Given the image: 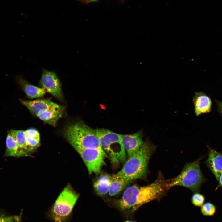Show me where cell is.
<instances>
[{
  "instance_id": "cell-5",
  "label": "cell",
  "mask_w": 222,
  "mask_h": 222,
  "mask_svg": "<svg viewBox=\"0 0 222 222\" xmlns=\"http://www.w3.org/2000/svg\"><path fill=\"white\" fill-rule=\"evenodd\" d=\"M200 160L199 159L187 164L177 176L167 181V189L175 186H180L194 192L199 191L205 180L200 169Z\"/></svg>"
},
{
  "instance_id": "cell-14",
  "label": "cell",
  "mask_w": 222,
  "mask_h": 222,
  "mask_svg": "<svg viewBox=\"0 0 222 222\" xmlns=\"http://www.w3.org/2000/svg\"><path fill=\"white\" fill-rule=\"evenodd\" d=\"M6 143L5 156L19 157L27 155V153L18 147L10 132L7 135Z\"/></svg>"
},
{
  "instance_id": "cell-6",
  "label": "cell",
  "mask_w": 222,
  "mask_h": 222,
  "mask_svg": "<svg viewBox=\"0 0 222 222\" xmlns=\"http://www.w3.org/2000/svg\"><path fill=\"white\" fill-rule=\"evenodd\" d=\"M79 195L70 185L64 188L50 210V217L54 222H66L71 214Z\"/></svg>"
},
{
  "instance_id": "cell-24",
  "label": "cell",
  "mask_w": 222,
  "mask_h": 222,
  "mask_svg": "<svg viewBox=\"0 0 222 222\" xmlns=\"http://www.w3.org/2000/svg\"><path fill=\"white\" fill-rule=\"evenodd\" d=\"M218 181H219V186L222 187V172L220 175Z\"/></svg>"
},
{
  "instance_id": "cell-4",
  "label": "cell",
  "mask_w": 222,
  "mask_h": 222,
  "mask_svg": "<svg viewBox=\"0 0 222 222\" xmlns=\"http://www.w3.org/2000/svg\"><path fill=\"white\" fill-rule=\"evenodd\" d=\"M96 130L101 146L109 155L111 162L116 165L124 163L127 155L122 142L121 134L104 128Z\"/></svg>"
},
{
  "instance_id": "cell-19",
  "label": "cell",
  "mask_w": 222,
  "mask_h": 222,
  "mask_svg": "<svg viewBox=\"0 0 222 222\" xmlns=\"http://www.w3.org/2000/svg\"><path fill=\"white\" fill-rule=\"evenodd\" d=\"M215 205L210 202H207L202 206L201 211L202 213L206 216H211L214 214L216 212Z\"/></svg>"
},
{
  "instance_id": "cell-16",
  "label": "cell",
  "mask_w": 222,
  "mask_h": 222,
  "mask_svg": "<svg viewBox=\"0 0 222 222\" xmlns=\"http://www.w3.org/2000/svg\"><path fill=\"white\" fill-rule=\"evenodd\" d=\"M111 181V176L108 174L101 175L95 182L93 187L98 195H103L108 193Z\"/></svg>"
},
{
  "instance_id": "cell-26",
  "label": "cell",
  "mask_w": 222,
  "mask_h": 222,
  "mask_svg": "<svg viewBox=\"0 0 222 222\" xmlns=\"http://www.w3.org/2000/svg\"><path fill=\"white\" fill-rule=\"evenodd\" d=\"M125 222H136L135 221H131V220H126L125 221Z\"/></svg>"
},
{
  "instance_id": "cell-23",
  "label": "cell",
  "mask_w": 222,
  "mask_h": 222,
  "mask_svg": "<svg viewBox=\"0 0 222 222\" xmlns=\"http://www.w3.org/2000/svg\"><path fill=\"white\" fill-rule=\"evenodd\" d=\"M84 4H88L91 2H96L98 0H78Z\"/></svg>"
},
{
  "instance_id": "cell-9",
  "label": "cell",
  "mask_w": 222,
  "mask_h": 222,
  "mask_svg": "<svg viewBox=\"0 0 222 222\" xmlns=\"http://www.w3.org/2000/svg\"><path fill=\"white\" fill-rule=\"evenodd\" d=\"M19 101L31 113L38 118L57 104L52 101L50 98L33 101L19 99Z\"/></svg>"
},
{
  "instance_id": "cell-13",
  "label": "cell",
  "mask_w": 222,
  "mask_h": 222,
  "mask_svg": "<svg viewBox=\"0 0 222 222\" xmlns=\"http://www.w3.org/2000/svg\"><path fill=\"white\" fill-rule=\"evenodd\" d=\"M195 112L197 116L211 111L212 103L210 97L202 92H195L193 98Z\"/></svg>"
},
{
  "instance_id": "cell-1",
  "label": "cell",
  "mask_w": 222,
  "mask_h": 222,
  "mask_svg": "<svg viewBox=\"0 0 222 222\" xmlns=\"http://www.w3.org/2000/svg\"><path fill=\"white\" fill-rule=\"evenodd\" d=\"M166 181L161 176L151 184L145 186L132 185L127 188L118 201L120 209L132 212L142 205L156 199L162 195L167 188Z\"/></svg>"
},
{
  "instance_id": "cell-21",
  "label": "cell",
  "mask_w": 222,
  "mask_h": 222,
  "mask_svg": "<svg viewBox=\"0 0 222 222\" xmlns=\"http://www.w3.org/2000/svg\"><path fill=\"white\" fill-rule=\"evenodd\" d=\"M25 131L27 136L40 139L39 134L36 129L32 128H29Z\"/></svg>"
},
{
  "instance_id": "cell-18",
  "label": "cell",
  "mask_w": 222,
  "mask_h": 222,
  "mask_svg": "<svg viewBox=\"0 0 222 222\" xmlns=\"http://www.w3.org/2000/svg\"><path fill=\"white\" fill-rule=\"evenodd\" d=\"M40 141V139L26 135V150L27 153L32 151L37 148L39 145Z\"/></svg>"
},
{
  "instance_id": "cell-20",
  "label": "cell",
  "mask_w": 222,
  "mask_h": 222,
  "mask_svg": "<svg viewBox=\"0 0 222 222\" xmlns=\"http://www.w3.org/2000/svg\"><path fill=\"white\" fill-rule=\"evenodd\" d=\"M205 201L204 196L199 193L194 194L192 197L193 204L196 206H201L204 204Z\"/></svg>"
},
{
  "instance_id": "cell-27",
  "label": "cell",
  "mask_w": 222,
  "mask_h": 222,
  "mask_svg": "<svg viewBox=\"0 0 222 222\" xmlns=\"http://www.w3.org/2000/svg\"><path fill=\"white\" fill-rule=\"evenodd\" d=\"M20 220H21V219L18 220H17V221H15V222H20Z\"/></svg>"
},
{
  "instance_id": "cell-3",
  "label": "cell",
  "mask_w": 222,
  "mask_h": 222,
  "mask_svg": "<svg viewBox=\"0 0 222 222\" xmlns=\"http://www.w3.org/2000/svg\"><path fill=\"white\" fill-rule=\"evenodd\" d=\"M63 134L74 149L103 150L96 130L89 127L83 121H76L67 125L64 129Z\"/></svg>"
},
{
  "instance_id": "cell-11",
  "label": "cell",
  "mask_w": 222,
  "mask_h": 222,
  "mask_svg": "<svg viewBox=\"0 0 222 222\" xmlns=\"http://www.w3.org/2000/svg\"><path fill=\"white\" fill-rule=\"evenodd\" d=\"M15 80L24 91L27 97L29 98L42 97L46 93V91L44 89L29 83L21 75L16 76Z\"/></svg>"
},
{
  "instance_id": "cell-2",
  "label": "cell",
  "mask_w": 222,
  "mask_h": 222,
  "mask_svg": "<svg viewBox=\"0 0 222 222\" xmlns=\"http://www.w3.org/2000/svg\"><path fill=\"white\" fill-rule=\"evenodd\" d=\"M155 148V146L148 141L144 142L138 150L129 157L116 174L130 182L143 178L147 173L148 162Z\"/></svg>"
},
{
  "instance_id": "cell-22",
  "label": "cell",
  "mask_w": 222,
  "mask_h": 222,
  "mask_svg": "<svg viewBox=\"0 0 222 222\" xmlns=\"http://www.w3.org/2000/svg\"><path fill=\"white\" fill-rule=\"evenodd\" d=\"M21 219L20 216H14L7 217H0V222H15Z\"/></svg>"
},
{
  "instance_id": "cell-7",
  "label": "cell",
  "mask_w": 222,
  "mask_h": 222,
  "mask_svg": "<svg viewBox=\"0 0 222 222\" xmlns=\"http://www.w3.org/2000/svg\"><path fill=\"white\" fill-rule=\"evenodd\" d=\"M75 150L81 157L86 165L89 175L99 174L105 165V158L107 154L103 150L76 148Z\"/></svg>"
},
{
  "instance_id": "cell-8",
  "label": "cell",
  "mask_w": 222,
  "mask_h": 222,
  "mask_svg": "<svg viewBox=\"0 0 222 222\" xmlns=\"http://www.w3.org/2000/svg\"><path fill=\"white\" fill-rule=\"evenodd\" d=\"M39 85L58 100L61 101H64L60 82L54 72L43 69Z\"/></svg>"
},
{
  "instance_id": "cell-15",
  "label": "cell",
  "mask_w": 222,
  "mask_h": 222,
  "mask_svg": "<svg viewBox=\"0 0 222 222\" xmlns=\"http://www.w3.org/2000/svg\"><path fill=\"white\" fill-rule=\"evenodd\" d=\"M130 183L116 174L112 175L111 176V183L108 192L109 195L112 196L117 195Z\"/></svg>"
},
{
  "instance_id": "cell-10",
  "label": "cell",
  "mask_w": 222,
  "mask_h": 222,
  "mask_svg": "<svg viewBox=\"0 0 222 222\" xmlns=\"http://www.w3.org/2000/svg\"><path fill=\"white\" fill-rule=\"evenodd\" d=\"M142 135V130L131 134H121L122 142L128 157L137 152L143 143Z\"/></svg>"
},
{
  "instance_id": "cell-25",
  "label": "cell",
  "mask_w": 222,
  "mask_h": 222,
  "mask_svg": "<svg viewBox=\"0 0 222 222\" xmlns=\"http://www.w3.org/2000/svg\"><path fill=\"white\" fill-rule=\"evenodd\" d=\"M217 104L219 111L222 114V102L218 101Z\"/></svg>"
},
{
  "instance_id": "cell-17",
  "label": "cell",
  "mask_w": 222,
  "mask_h": 222,
  "mask_svg": "<svg viewBox=\"0 0 222 222\" xmlns=\"http://www.w3.org/2000/svg\"><path fill=\"white\" fill-rule=\"evenodd\" d=\"M10 132L19 148L27 153L26 150V135L25 131L12 129Z\"/></svg>"
},
{
  "instance_id": "cell-12",
  "label": "cell",
  "mask_w": 222,
  "mask_h": 222,
  "mask_svg": "<svg viewBox=\"0 0 222 222\" xmlns=\"http://www.w3.org/2000/svg\"><path fill=\"white\" fill-rule=\"evenodd\" d=\"M206 163L218 180L222 172V153L210 148Z\"/></svg>"
}]
</instances>
